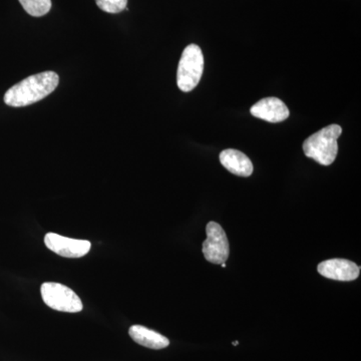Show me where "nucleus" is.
I'll return each mask as SVG.
<instances>
[{
  "label": "nucleus",
  "instance_id": "f257e3e1",
  "mask_svg": "<svg viewBox=\"0 0 361 361\" xmlns=\"http://www.w3.org/2000/svg\"><path fill=\"white\" fill-rule=\"evenodd\" d=\"M59 84V75L54 71L30 75L7 90L4 103L14 108L30 106L49 96Z\"/></svg>",
  "mask_w": 361,
  "mask_h": 361
},
{
  "label": "nucleus",
  "instance_id": "f03ea898",
  "mask_svg": "<svg viewBox=\"0 0 361 361\" xmlns=\"http://www.w3.org/2000/svg\"><path fill=\"white\" fill-rule=\"evenodd\" d=\"M341 134V126L330 125L323 128L304 141V154L320 165H331L338 153L337 140Z\"/></svg>",
  "mask_w": 361,
  "mask_h": 361
},
{
  "label": "nucleus",
  "instance_id": "7ed1b4c3",
  "mask_svg": "<svg viewBox=\"0 0 361 361\" xmlns=\"http://www.w3.org/2000/svg\"><path fill=\"white\" fill-rule=\"evenodd\" d=\"M204 71V56L197 44L188 45L178 66L177 84L184 92L193 90L200 82Z\"/></svg>",
  "mask_w": 361,
  "mask_h": 361
},
{
  "label": "nucleus",
  "instance_id": "20e7f679",
  "mask_svg": "<svg viewBox=\"0 0 361 361\" xmlns=\"http://www.w3.org/2000/svg\"><path fill=\"white\" fill-rule=\"evenodd\" d=\"M40 292L42 300L51 310L61 312L77 313L84 308L80 297L66 285L45 282L42 285Z\"/></svg>",
  "mask_w": 361,
  "mask_h": 361
},
{
  "label": "nucleus",
  "instance_id": "39448f33",
  "mask_svg": "<svg viewBox=\"0 0 361 361\" xmlns=\"http://www.w3.org/2000/svg\"><path fill=\"white\" fill-rule=\"evenodd\" d=\"M207 238L203 243V254L207 261L213 264H222L229 258L230 246L227 235L216 222L208 223Z\"/></svg>",
  "mask_w": 361,
  "mask_h": 361
},
{
  "label": "nucleus",
  "instance_id": "423d86ee",
  "mask_svg": "<svg viewBox=\"0 0 361 361\" xmlns=\"http://www.w3.org/2000/svg\"><path fill=\"white\" fill-rule=\"evenodd\" d=\"M45 246L59 256L66 258H80L90 250V241L61 236L56 233H47L44 237Z\"/></svg>",
  "mask_w": 361,
  "mask_h": 361
},
{
  "label": "nucleus",
  "instance_id": "0eeeda50",
  "mask_svg": "<svg viewBox=\"0 0 361 361\" xmlns=\"http://www.w3.org/2000/svg\"><path fill=\"white\" fill-rule=\"evenodd\" d=\"M323 277L336 281H353L360 276V267L346 259H329L323 261L317 267Z\"/></svg>",
  "mask_w": 361,
  "mask_h": 361
},
{
  "label": "nucleus",
  "instance_id": "6e6552de",
  "mask_svg": "<svg viewBox=\"0 0 361 361\" xmlns=\"http://www.w3.org/2000/svg\"><path fill=\"white\" fill-rule=\"evenodd\" d=\"M251 115L269 123H281L287 120L289 110L277 97H265L251 108Z\"/></svg>",
  "mask_w": 361,
  "mask_h": 361
},
{
  "label": "nucleus",
  "instance_id": "1a4fd4ad",
  "mask_svg": "<svg viewBox=\"0 0 361 361\" xmlns=\"http://www.w3.org/2000/svg\"><path fill=\"white\" fill-rule=\"evenodd\" d=\"M220 161L226 170L239 177H250L254 171L250 159L238 149H228L221 152Z\"/></svg>",
  "mask_w": 361,
  "mask_h": 361
},
{
  "label": "nucleus",
  "instance_id": "9d476101",
  "mask_svg": "<svg viewBox=\"0 0 361 361\" xmlns=\"http://www.w3.org/2000/svg\"><path fill=\"white\" fill-rule=\"evenodd\" d=\"M129 334L133 341L145 348L163 349L168 348L170 344L167 337L142 325H133L129 330Z\"/></svg>",
  "mask_w": 361,
  "mask_h": 361
},
{
  "label": "nucleus",
  "instance_id": "9b49d317",
  "mask_svg": "<svg viewBox=\"0 0 361 361\" xmlns=\"http://www.w3.org/2000/svg\"><path fill=\"white\" fill-rule=\"evenodd\" d=\"M23 9L35 18H40L49 13L51 0H18Z\"/></svg>",
  "mask_w": 361,
  "mask_h": 361
},
{
  "label": "nucleus",
  "instance_id": "f8f14e48",
  "mask_svg": "<svg viewBox=\"0 0 361 361\" xmlns=\"http://www.w3.org/2000/svg\"><path fill=\"white\" fill-rule=\"evenodd\" d=\"M97 7L106 13H120L127 8L128 0H96Z\"/></svg>",
  "mask_w": 361,
  "mask_h": 361
},
{
  "label": "nucleus",
  "instance_id": "ddd939ff",
  "mask_svg": "<svg viewBox=\"0 0 361 361\" xmlns=\"http://www.w3.org/2000/svg\"><path fill=\"white\" fill-rule=\"evenodd\" d=\"M238 344H239V341H234V342H233V345L236 346V345H238Z\"/></svg>",
  "mask_w": 361,
  "mask_h": 361
},
{
  "label": "nucleus",
  "instance_id": "4468645a",
  "mask_svg": "<svg viewBox=\"0 0 361 361\" xmlns=\"http://www.w3.org/2000/svg\"><path fill=\"white\" fill-rule=\"evenodd\" d=\"M220 265L222 266L223 268H226V263H222V264Z\"/></svg>",
  "mask_w": 361,
  "mask_h": 361
}]
</instances>
